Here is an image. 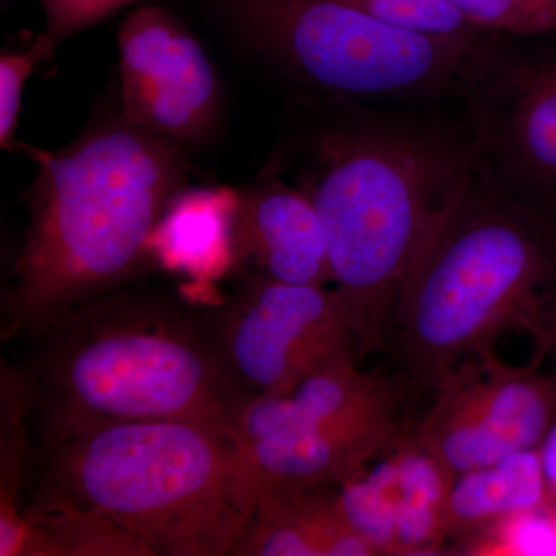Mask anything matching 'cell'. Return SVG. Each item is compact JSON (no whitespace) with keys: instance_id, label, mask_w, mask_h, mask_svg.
Returning <instances> with one entry per match:
<instances>
[{"instance_id":"30bf717a","label":"cell","mask_w":556,"mask_h":556,"mask_svg":"<svg viewBox=\"0 0 556 556\" xmlns=\"http://www.w3.org/2000/svg\"><path fill=\"white\" fill-rule=\"evenodd\" d=\"M551 387L500 358L438 391L415 438L453 477L535 450L554 416Z\"/></svg>"},{"instance_id":"4fadbf2b","label":"cell","mask_w":556,"mask_h":556,"mask_svg":"<svg viewBox=\"0 0 556 556\" xmlns=\"http://www.w3.org/2000/svg\"><path fill=\"white\" fill-rule=\"evenodd\" d=\"M329 484L258 489L257 506L232 556H376Z\"/></svg>"},{"instance_id":"2e32d148","label":"cell","mask_w":556,"mask_h":556,"mask_svg":"<svg viewBox=\"0 0 556 556\" xmlns=\"http://www.w3.org/2000/svg\"><path fill=\"white\" fill-rule=\"evenodd\" d=\"M20 556H153L112 519L38 492L22 510Z\"/></svg>"},{"instance_id":"8992f818","label":"cell","mask_w":556,"mask_h":556,"mask_svg":"<svg viewBox=\"0 0 556 556\" xmlns=\"http://www.w3.org/2000/svg\"><path fill=\"white\" fill-rule=\"evenodd\" d=\"M248 46L308 89L351 102L467 98L495 38L422 35L332 0H223Z\"/></svg>"},{"instance_id":"6da1fadb","label":"cell","mask_w":556,"mask_h":556,"mask_svg":"<svg viewBox=\"0 0 556 556\" xmlns=\"http://www.w3.org/2000/svg\"><path fill=\"white\" fill-rule=\"evenodd\" d=\"M300 155L295 188L320 217L364 356L386 345L409 274L478 185V149L437 127L368 116L311 135Z\"/></svg>"},{"instance_id":"603a6c76","label":"cell","mask_w":556,"mask_h":556,"mask_svg":"<svg viewBox=\"0 0 556 556\" xmlns=\"http://www.w3.org/2000/svg\"><path fill=\"white\" fill-rule=\"evenodd\" d=\"M544 468H546L548 477L554 479L556 482V433L554 439L551 441V445H548L546 460H544Z\"/></svg>"},{"instance_id":"e0dca14e","label":"cell","mask_w":556,"mask_h":556,"mask_svg":"<svg viewBox=\"0 0 556 556\" xmlns=\"http://www.w3.org/2000/svg\"><path fill=\"white\" fill-rule=\"evenodd\" d=\"M0 394V555L20 556L31 413L30 390L20 367L2 365Z\"/></svg>"},{"instance_id":"277c9868","label":"cell","mask_w":556,"mask_h":556,"mask_svg":"<svg viewBox=\"0 0 556 556\" xmlns=\"http://www.w3.org/2000/svg\"><path fill=\"white\" fill-rule=\"evenodd\" d=\"M42 444L39 492L112 519L153 556L232 555L257 506L236 439L199 424H98Z\"/></svg>"},{"instance_id":"8fae6325","label":"cell","mask_w":556,"mask_h":556,"mask_svg":"<svg viewBox=\"0 0 556 556\" xmlns=\"http://www.w3.org/2000/svg\"><path fill=\"white\" fill-rule=\"evenodd\" d=\"M371 460V459H369ZM340 484L351 526L378 555H428L447 540V508L455 477L420 445L397 434L391 453Z\"/></svg>"},{"instance_id":"7a4b0ae2","label":"cell","mask_w":556,"mask_h":556,"mask_svg":"<svg viewBox=\"0 0 556 556\" xmlns=\"http://www.w3.org/2000/svg\"><path fill=\"white\" fill-rule=\"evenodd\" d=\"M38 174L2 309V340L28 339L76 306L134 283L170 200L185 189V146L121 113L68 148L20 144Z\"/></svg>"},{"instance_id":"9a60e30c","label":"cell","mask_w":556,"mask_h":556,"mask_svg":"<svg viewBox=\"0 0 556 556\" xmlns=\"http://www.w3.org/2000/svg\"><path fill=\"white\" fill-rule=\"evenodd\" d=\"M546 496V468L535 450L457 475L447 508V536L467 538L538 510Z\"/></svg>"},{"instance_id":"7c38bea8","label":"cell","mask_w":556,"mask_h":556,"mask_svg":"<svg viewBox=\"0 0 556 556\" xmlns=\"http://www.w3.org/2000/svg\"><path fill=\"white\" fill-rule=\"evenodd\" d=\"M236 266L252 263L260 276L292 285L332 283L327 237L308 197L283 179H263L240 195Z\"/></svg>"},{"instance_id":"5bb4252c","label":"cell","mask_w":556,"mask_h":556,"mask_svg":"<svg viewBox=\"0 0 556 556\" xmlns=\"http://www.w3.org/2000/svg\"><path fill=\"white\" fill-rule=\"evenodd\" d=\"M240 195L230 188L179 190L150 239L152 263L200 281L228 273L236 266L233 230Z\"/></svg>"},{"instance_id":"44dd1931","label":"cell","mask_w":556,"mask_h":556,"mask_svg":"<svg viewBox=\"0 0 556 556\" xmlns=\"http://www.w3.org/2000/svg\"><path fill=\"white\" fill-rule=\"evenodd\" d=\"M135 0H39L46 16L43 35L54 47L100 24Z\"/></svg>"},{"instance_id":"ba28073f","label":"cell","mask_w":556,"mask_h":556,"mask_svg":"<svg viewBox=\"0 0 556 556\" xmlns=\"http://www.w3.org/2000/svg\"><path fill=\"white\" fill-rule=\"evenodd\" d=\"M481 166L500 192L556 217V54L486 61L468 91Z\"/></svg>"},{"instance_id":"d6986e66","label":"cell","mask_w":556,"mask_h":556,"mask_svg":"<svg viewBox=\"0 0 556 556\" xmlns=\"http://www.w3.org/2000/svg\"><path fill=\"white\" fill-rule=\"evenodd\" d=\"M484 35L556 36V0H448Z\"/></svg>"},{"instance_id":"5b68a950","label":"cell","mask_w":556,"mask_h":556,"mask_svg":"<svg viewBox=\"0 0 556 556\" xmlns=\"http://www.w3.org/2000/svg\"><path fill=\"white\" fill-rule=\"evenodd\" d=\"M478 189L409 274L388 329L402 378L437 393L500 358L497 338L530 320L551 273L532 208Z\"/></svg>"},{"instance_id":"ffe728a7","label":"cell","mask_w":556,"mask_h":556,"mask_svg":"<svg viewBox=\"0 0 556 556\" xmlns=\"http://www.w3.org/2000/svg\"><path fill=\"white\" fill-rule=\"evenodd\" d=\"M56 50L42 33L28 49L5 50L0 54V146L7 152L20 149L16 130L20 126L25 83L40 62L49 60Z\"/></svg>"},{"instance_id":"3957f363","label":"cell","mask_w":556,"mask_h":556,"mask_svg":"<svg viewBox=\"0 0 556 556\" xmlns=\"http://www.w3.org/2000/svg\"><path fill=\"white\" fill-rule=\"evenodd\" d=\"M28 340L21 369L42 442L129 420H181L236 439L248 394L226 365L214 308L131 283Z\"/></svg>"},{"instance_id":"7402d4cb","label":"cell","mask_w":556,"mask_h":556,"mask_svg":"<svg viewBox=\"0 0 556 556\" xmlns=\"http://www.w3.org/2000/svg\"><path fill=\"white\" fill-rule=\"evenodd\" d=\"M538 510L518 518L522 526L521 548L525 554L556 555V526L546 518L538 517Z\"/></svg>"},{"instance_id":"52a82bcc","label":"cell","mask_w":556,"mask_h":556,"mask_svg":"<svg viewBox=\"0 0 556 556\" xmlns=\"http://www.w3.org/2000/svg\"><path fill=\"white\" fill-rule=\"evenodd\" d=\"M214 313L226 365L247 394L283 396L332 362L362 357L336 288L254 274Z\"/></svg>"},{"instance_id":"9c48e42d","label":"cell","mask_w":556,"mask_h":556,"mask_svg":"<svg viewBox=\"0 0 556 556\" xmlns=\"http://www.w3.org/2000/svg\"><path fill=\"white\" fill-rule=\"evenodd\" d=\"M116 39L124 116L185 148L211 138L222 86L188 27L169 11L142 7L121 22Z\"/></svg>"},{"instance_id":"ac0fdd59","label":"cell","mask_w":556,"mask_h":556,"mask_svg":"<svg viewBox=\"0 0 556 556\" xmlns=\"http://www.w3.org/2000/svg\"><path fill=\"white\" fill-rule=\"evenodd\" d=\"M387 22L422 35L441 38H495L471 27L448 0H332Z\"/></svg>"}]
</instances>
